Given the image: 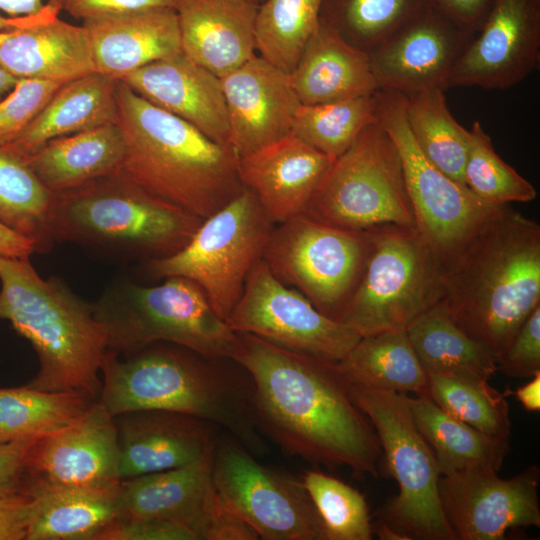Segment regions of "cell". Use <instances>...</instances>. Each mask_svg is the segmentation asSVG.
<instances>
[{"label":"cell","mask_w":540,"mask_h":540,"mask_svg":"<svg viewBox=\"0 0 540 540\" xmlns=\"http://www.w3.org/2000/svg\"><path fill=\"white\" fill-rule=\"evenodd\" d=\"M375 98L377 120L401 157L415 229L443 266L500 206L483 201L424 156L407 125L405 95L379 89Z\"/></svg>","instance_id":"7c38bea8"},{"label":"cell","mask_w":540,"mask_h":540,"mask_svg":"<svg viewBox=\"0 0 540 540\" xmlns=\"http://www.w3.org/2000/svg\"><path fill=\"white\" fill-rule=\"evenodd\" d=\"M221 79L229 144L238 157L291 133L301 105L290 74L255 54Z\"/></svg>","instance_id":"44dd1931"},{"label":"cell","mask_w":540,"mask_h":540,"mask_svg":"<svg viewBox=\"0 0 540 540\" xmlns=\"http://www.w3.org/2000/svg\"><path fill=\"white\" fill-rule=\"evenodd\" d=\"M375 93L331 103L301 104L291 133L335 160L367 125L377 121Z\"/></svg>","instance_id":"ab89813d"},{"label":"cell","mask_w":540,"mask_h":540,"mask_svg":"<svg viewBox=\"0 0 540 540\" xmlns=\"http://www.w3.org/2000/svg\"><path fill=\"white\" fill-rule=\"evenodd\" d=\"M62 84L36 79H18L0 99V147L13 142L29 126Z\"/></svg>","instance_id":"ee69618b"},{"label":"cell","mask_w":540,"mask_h":540,"mask_svg":"<svg viewBox=\"0 0 540 540\" xmlns=\"http://www.w3.org/2000/svg\"><path fill=\"white\" fill-rule=\"evenodd\" d=\"M0 319L33 346L39 371L26 386L97 400L107 342L91 303L60 278L43 279L29 258L0 255Z\"/></svg>","instance_id":"5b68a950"},{"label":"cell","mask_w":540,"mask_h":540,"mask_svg":"<svg viewBox=\"0 0 540 540\" xmlns=\"http://www.w3.org/2000/svg\"><path fill=\"white\" fill-rule=\"evenodd\" d=\"M53 193L23 161L0 151V222L34 242L36 252L53 245L49 216Z\"/></svg>","instance_id":"74e56055"},{"label":"cell","mask_w":540,"mask_h":540,"mask_svg":"<svg viewBox=\"0 0 540 540\" xmlns=\"http://www.w3.org/2000/svg\"><path fill=\"white\" fill-rule=\"evenodd\" d=\"M46 3L42 0H0V12L9 17H21L40 12Z\"/></svg>","instance_id":"11a10c76"},{"label":"cell","mask_w":540,"mask_h":540,"mask_svg":"<svg viewBox=\"0 0 540 540\" xmlns=\"http://www.w3.org/2000/svg\"><path fill=\"white\" fill-rule=\"evenodd\" d=\"M33 514L27 540H98L119 518L120 480L100 487L53 485L26 478Z\"/></svg>","instance_id":"f546056e"},{"label":"cell","mask_w":540,"mask_h":540,"mask_svg":"<svg viewBox=\"0 0 540 540\" xmlns=\"http://www.w3.org/2000/svg\"><path fill=\"white\" fill-rule=\"evenodd\" d=\"M116 104L125 143L118 174L202 219L243 190L239 157L230 145L211 140L122 81L117 82Z\"/></svg>","instance_id":"277c9868"},{"label":"cell","mask_w":540,"mask_h":540,"mask_svg":"<svg viewBox=\"0 0 540 540\" xmlns=\"http://www.w3.org/2000/svg\"><path fill=\"white\" fill-rule=\"evenodd\" d=\"M212 455L181 467L120 480L118 519L176 521L196 540L259 539L219 496L212 477Z\"/></svg>","instance_id":"2e32d148"},{"label":"cell","mask_w":540,"mask_h":540,"mask_svg":"<svg viewBox=\"0 0 540 540\" xmlns=\"http://www.w3.org/2000/svg\"><path fill=\"white\" fill-rule=\"evenodd\" d=\"M428 397L451 416L491 437L507 440L511 434L506 393L487 381L427 373Z\"/></svg>","instance_id":"60d3db41"},{"label":"cell","mask_w":540,"mask_h":540,"mask_svg":"<svg viewBox=\"0 0 540 540\" xmlns=\"http://www.w3.org/2000/svg\"><path fill=\"white\" fill-rule=\"evenodd\" d=\"M61 10L59 0H49L40 12L33 15L6 17L0 12V31L58 17Z\"/></svg>","instance_id":"f5cc1de1"},{"label":"cell","mask_w":540,"mask_h":540,"mask_svg":"<svg viewBox=\"0 0 540 540\" xmlns=\"http://www.w3.org/2000/svg\"><path fill=\"white\" fill-rule=\"evenodd\" d=\"M373 533H376L381 540H410L408 536L380 520L376 525H372Z\"/></svg>","instance_id":"9f6ffc18"},{"label":"cell","mask_w":540,"mask_h":540,"mask_svg":"<svg viewBox=\"0 0 540 540\" xmlns=\"http://www.w3.org/2000/svg\"><path fill=\"white\" fill-rule=\"evenodd\" d=\"M257 9L251 0H180L176 12L182 52L223 77L256 54Z\"/></svg>","instance_id":"d4e9b609"},{"label":"cell","mask_w":540,"mask_h":540,"mask_svg":"<svg viewBox=\"0 0 540 540\" xmlns=\"http://www.w3.org/2000/svg\"><path fill=\"white\" fill-rule=\"evenodd\" d=\"M94 401L77 391L45 392L26 385L0 388V444L60 429L79 418Z\"/></svg>","instance_id":"d590c367"},{"label":"cell","mask_w":540,"mask_h":540,"mask_svg":"<svg viewBox=\"0 0 540 540\" xmlns=\"http://www.w3.org/2000/svg\"><path fill=\"white\" fill-rule=\"evenodd\" d=\"M37 438L0 444V495L23 490L27 478L26 454Z\"/></svg>","instance_id":"681fc988"},{"label":"cell","mask_w":540,"mask_h":540,"mask_svg":"<svg viewBox=\"0 0 540 540\" xmlns=\"http://www.w3.org/2000/svg\"><path fill=\"white\" fill-rule=\"evenodd\" d=\"M369 232L365 268L337 317L361 337L406 330L442 296L443 266L416 229L388 224Z\"/></svg>","instance_id":"ba28073f"},{"label":"cell","mask_w":540,"mask_h":540,"mask_svg":"<svg viewBox=\"0 0 540 540\" xmlns=\"http://www.w3.org/2000/svg\"><path fill=\"white\" fill-rule=\"evenodd\" d=\"M248 374L255 423L284 452L377 478L382 448L336 363L236 332L229 357Z\"/></svg>","instance_id":"6da1fadb"},{"label":"cell","mask_w":540,"mask_h":540,"mask_svg":"<svg viewBox=\"0 0 540 540\" xmlns=\"http://www.w3.org/2000/svg\"><path fill=\"white\" fill-rule=\"evenodd\" d=\"M91 307L108 351L119 356L167 342L210 359H229L236 338L203 290L180 276L167 277L155 286L116 280Z\"/></svg>","instance_id":"52a82bcc"},{"label":"cell","mask_w":540,"mask_h":540,"mask_svg":"<svg viewBox=\"0 0 540 540\" xmlns=\"http://www.w3.org/2000/svg\"><path fill=\"white\" fill-rule=\"evenodd\" d=\"M304 214L354 231L388 224L415 229L399 151L378 120L332 162Z\"/></svg>","instance_id":"30bf717a"},{"label":"cell","mask_w":540,"mask_h":540,"mask_svg":"<svg viewBox=\"0 0 540 540\" xmlns=\"http://www.w3.org/2000/svg\"><path fill=\"white\" fill-rule=\"evenodd\" d=\"M333 161L290 133L239 157L238 171L243 187L280 224L305 212Z\"/></svg>","instance_id":"cb8c5ba5"},{"label":"cell","mask_w":540,"mask_h":540,"mask_svg":"<svg viewBox=\"0 0 540 540\" xmlns=\"http://www.w3.org/2000/svg\"><path fill=\"white\" fill-rule=\"evenodd\" d=\"M336 366L351 385L428 396V376L406 330L362 336Z\"/></svg>","instance_id":"d6a6232c"},{"label":"cell","mask_w":540,"mask_h":540,"mask_svg":"<svg viewBox=\"0 0 540 540\" xmlns=\"http://www.w3.org/2000/svg\"><path fill=\"white\" fill-rule=\"evenodd\" d=\"M475 31L430 3L370 54L379 89L405 96L447 89L450 73Z\"/></svg>","instance_id":"d6986e66"},{"label":"cell","mask_w":540,"mask_h":540,"mask_svg":"<svg viewBox=\"0 0 540 540\" xmlns=\"http://www.w3.org/2000/svg\"><path fill=\"white\" fill-rule=\"evenodd\" d=\"M540 469L503 479L492 469L441 475L438 491L455 540H500L513 528L540 527Z\"/></svg>","instance_id":"e0dca14e"},{"label":"cell","mask_w":540,"mask_h":540,"mask_svg":"<svg viewBox=\"0 0 540 540\" xmlns=\"http://www.w3.org/2000/svg\"><path fill=\"white\" fill-rule=\"evenodd\" d=\"M273 230L256 196L247 188L203 219L189 242L176 253L146 262L152 278L180 276L195 282L216 314L227 320L247 276L262 255Z\"/></svg>","instance_id":"8fae6325"},{"label":"cell","mask_w":540,"mask_h":540,"mask_svg":"<svg viewBox=\"0 0 540 540\" xmlns=\"http://www.w3.org/2000/svg\"><path fill=\"white\" fill-rule=\"evenodd\" d=\"M35 252L36 247L33 241L0 222V255L29 258Z\"/></svg>","instance_id":"816d5d0a"},{"label":"cell","mask_w":540,"mask_h":540,"mask_svg":"<svg viewBox=\"0 0 540 540\" xmlns=\"http://www.w3.org/2000/svg\"><path fill=\"white\" fill-rule=\"evenodd\" d=\"M426 373L487 381L497 371L495 357L466 335L440 302L406 329Z\"/></svg>","instance_id":"836d02e7"},{"label":"cell","mask_w":540,"mask_h":540,"mask_svg":"<svg viewBox=\"0 0 540 540\" xmlns=\"http://www.w3.org/2000/svg\"><path fill=\"white\" fill-rule=\"evenodd\" d=\"M406 400L441 475L473 468L500 470L509 450V441L484 434L451 416L428 396L406 394Z\"/></svg>","instance_id":"1f68e13d"},{"label":"cell","mask_w":540,"mask_h":540,"mask_svg":"<svg viewBox=\"0 0 540 540\" xmlns=\"http://www.w3.org/2000/svg\"><path fill=\"white\" fill-rule=\"evenodd\" d=\"M212 477L224 504L259 539L326 540L302 480L264 466L234 437L218 438Z\"/></svg>","instance_id":"5bb4252c"},{"label":"cell","mask_w":540,"mask_h":540,"mask_svg":"<svg viewBox=\"0 0 540 540\" xmlns=\"http://www.w3.org/2000/svg\"><path fill=\"white\" fill-rule=\"evenodd\" d=\"M251 1H253V2H255L256 4L259 5L263 0H251Z\"/></svg>","instance_id":"680465c9"},{"label":"cell","mask_w":540,"mask_h":540,"mask_svg":"<svg viewBox=\"0 0 540 540\" xmlns=\"http://www.w3.org/2000/svg\"><path fill=\"white\" fill-rule=\"evenodd\" d=\"M495 360L497 370L507 377L531 378L540 372V305Z\"/></svg>","instance_id":"f6af8a7d"},{"label":"cell","mask_w":540,"mask_h":540,"mask_svg":"<svg viewBox=\"0 0 540 540\" xmlns=\"http://www.w3.org/2000/svg\"><path fill=\"white\" fill-rule=\"evenodd\" d=\"M439 302L496 359L540 305V225L500 206L443 265Z\"/></svg>","instance_id":"7a4b0ae2"},{"label":"cell","mask_w":540,"mask_h":540,"mask_svg":"<svg viewBox=\"0 0 540 540\" xmlns=\"http://www.w3.org/2000/svg\"><path fill=\"white\" fill-rule=\"evenodd\" d=\"M352 401L378 436L398 494L380 512L409 539L455 540L440 502L434 454L415 424L406 394L349 384Z\"/></svg>","instance_id":"9c48e42d"},{"label":"cell","mask_w":540,"mask_h":540,"mask_svg":"<svg viewBox=\"0 0 540 540\" xmlns=\"http://www.w3.org/2000/svg\"><path fill=\"white\" fill-rule=\"evenodd\" d=\"M125 143L117 123L53 139L32 153L28 167L52 193L118 174Z\"/></svg>","instance_id":"4dcf8cb0"},{"label":"cell","mask_w":540,"mask_h":540,"mask_svg":"<svg viewBox=\"0 0 540 540\" xmlns=\"http://www.w3.org/2000/svg\"><path fill=\"white\" fill-rule=\"evenodd\" d=\"M62 10L77 19L129 13L153 8H173L180 0H59Z\"/></svg>","instance_id":"7dc6e473"},{"label":"cell","mask_w":540,"mask_h":540,"mask_svg":"<svg viewBox=\"0 0 540 540\" xmlns=\"http://www.w3.org/2000/svg\"><path fill=\"white\" fill-rule=\"evenodd\" d=\"M513 394L521 405L530 412L540 410V372L536 373L524 386L518 387Z\"/></svg>","instance_id":"db71d44e"},{"label":"cell","mask_w":540,"mask_h":540,"mask_svg":"<svg viewBox=\"0 0 540 540\" xmlns=\"http://www.w3.org/2000/svg\"><path fill=\"white\" fill-rule=\"evenodd\" d=\"M120 480L188 465L212 454L216 425L167 410H136L114 417Z\"/></svg>","instance_id":"7402d4cb"},{"label":"cell","mask_w":540,"mask_h":540,"mask_svg":"<svg viewBox=\"0 0 540 540\" xmlns=\"http://www.w3.org/2000/svg\"><path fill=\"white\" fill-rule=\"evenodd\" d=\"M95 71L120 80L126 74L181 50L178 15L153 8L83 21Z\"/></svg>","instance_id":"484cf974"},{"label":"cell","mask_w":540,"mask_h":540,"mask_svg":"<svg viewBox=\"0 0 540 540\" xmlns=\"http://www.w3.org/2000/svg\"><path fill=\"white\" fill-rule=\"evenodd\" d=\"M430 2L457 22L476 32L492 0H430Z\"/></svg>","instance_id":"f907efd6"},{"label":"cell","mask_w":540,"mask_h":540,"mask_svg":"<svg viewBox=\"0 0 540 540\" xmlns=\"http://www.w3.org/2000/svg\"><path fill=\"white\" fill-rule=\"evenodd\" d=\"M226 322L235 332L333 363L341 361L361 338L354 329L320 312L298 290L287 287L263 259L249 272Z\"/></svg>","instance_id":"9a60e30c"},{"label":"cell","mask_w":540,"mask_h":540,"mask_svg":"<svg viewBox=\"0 0 540 540\" xmlns=\"http://www.w3.org/2000/svg\"><path fill=\"white\" fill-rule=\"evenodd\" d=\"M0 66L18 79L60 84L96 72L85 27L59 17L0 31Z\"/></svg>","instance_id":"4316f807"},{"label":"cell","mask_w":540,"mask_h":540,"mask_svg":"<svg viewBox=\"0 0 540 540\" xmlns=\"http://www.w3.org/2000/svg\"><path fill=\"white\" fill-rule=\"evenodd\" d=\"M120 451L112 417L95 400L72 423L38 437L29 448L27 477L53 485L100 487L119 481Z\"/></svg>","instance_id":"ffe728a7"},{"label":"cell","mask_w":540,"mask_h":540,"mask_svg":"<svg viewBox=\"0 0 540 540\" xmlns=\"http://www.w3.org/2000/svg\"><path fill=\"white\" fill-rule=\"evenodd\" d=\"M323 0H263L257 9L258 54L288 74L319 23Z\"/></svg>","instance_id":"f35d334b"},{"label":"cell","mask_w":540,"mask_h":540,"mask_svg":"<svg viewBox=\"0 0 540 540\" xmlns=\"http://www.w3.org/2000/svg\"><path fill=\"white\" fill-rule=\"evenodd\" d=\"M430 0H323L319 20L370 54Z\"/></svg>","instance_id":"8d00e7d4"},{"label":"cell","mask_w":540,"mask_h":540,"mask_svg":"<svg viewBox=\"0 0 540 540\" xmlns=\"http://www.w3.org/2000/svg\"><path fill=\"white\" fill-rule=\"evenodd\" d=\"M32 514V497L25 488L0 495V540H27Z\"/></svg>","instance_id":"c3c4849f"},{"label":"cell","mask_w":540,"mask_h":540,"mask_svg":"<svg viewBox=\"0 0 540 540\" xmlns=\"http://www.w3.org/2000/svg\"><path fill=\"white\" fill-rule=\"evenodd\" d=\"M117 82L92 72L62 84L24 132L0 151L24 162L53 139L116 123Z\"/></svg>","instance_id":"f1b7e54d"},{"label":"cell","mask_w":540,"mask_h":540,"mask_svg":"<svg viewBox=\"0 0 540 540\" xmlns=\"http://www.w3.org/2000/svg\"><path fill=\"white\" fill-rule=\"evenodd\" d=\"M469 131L465 185L480 199L496 206L533 201L537 195L535 187L501 159L480 122L475 121Z\"/></svg>","instance_id":"b9f144b4"},{"label":"cell","mask_w":540,"mask_h":540,"mask_svg":"<svg viewBox=\"0 0 540 540\" xmlns=\"http://www.w3.org/2000/svg\"><path fill=\"white\" fill-rule=\"evenodd\" d=\"M540 62V0H492L457 59L450 87L502 90L527 78Z\"/></svg>","instance_id":"ac0fdd59"},{"label":"cell","mask_w":540,"mask_h":540,"mask_svg":"<svg viewBox=\"0 0 540 540\" xmlns=\"http://www.w3.org/2000/svg\"><path fill=\"white\" fill-rule=\"evenodd\" d=\"M301 104L369 96L379 90L370 56L319 20L290 74Z\"/></svg>","instance_id":"83f0119b"},{"label":"cell","mask_w":540,"mask_h":540,"mask_svg":"<svg viewBox=\"0 0 540 540\" xmlns=\"http://www.w3.org/2000/svg\"><path fill=\"white\" fill-rule=\"evenodd\" d=\"M18 78L0 66V99L7 95L16 85Z\"/></svg>","instance_id":"6f0895ef"},{"label":"cell","mask_w":540,"mask_h":540,"mask_svg":"<svg viewBox=\"0 0 540 540\" xmlns=\"http://www.w3.org/2000/svg\"><path fill=\"white\" fill-rule=\"evenodd\" d=\"M371 249L369 230L335 227L302 213L273 228L262 259L323 314L337 320Z\"/></svg>","instance_id":"4fadbf2b"},{"label":"cell","mask_w":540,"mask_h":540,"mask_svg":"<svg viewBox=\"0 0 540 540\" xmlns=\"http://www.w3.org/2000/svg\"><path fill=\"white\" fill-rule=\"evenodd\" d=\"M185 347L153 343L122 356L107 351L98 403L112 416L136 410L191 415L227 430L252 454L265 451L247 377L230 373Z\"/></svg>","instance_id":"3957f363"},{"label":"cell","mask_w":540,"mask_h":540,"mask_svg":"<svg viewBox=\"0 0 540 540\" xmlns=\"http://www.w3.org/2000/svg\"><path fill=\"white\" fill-rule=\"evenodd\" d=\"M202 221L115 174L53 193L49 234L53 244L149 261L182 249Z\"/></svg>","instance_id":"8992f818"},{"label":"cell","mask_w":540,"mask_h":540,"mask_svg":"<svg viewBox=\"0 0 540 540\" xmlns=\"http://www.w3.org/2000/svg\"><path fill=\"white\" fill-rule=\"evenodd\" d=\"M98 540H196L183 524L159 518L116 519Z\"/></svg>","instance_id":"bcb514c9"},{"label":"cell","mask_w":540,"mask_h":540,"mask_svg":"<svg viewBox=\"0 0 540 540\" xmlns=\"http://www.w3.org/2000/svg\"><path fill=\"white\" fill-rule=\"evenodd\" d=\"M118 81L156 107L188 122L211 140L230 145L220 77L183 52L142 66Z\"/></svg>","instance_id":"603a6c76"},{"label":"cell","mask_w":540,"mask_h":540,"mask_svg":"<svg viewBox=\"0 0 540 540\" xmlns=\"http://www.w3.org/2000/svg\"><path fill=\"white\" fill-rule=\"evenodd\" d=\"M324 526L326 540H370L373 529L365 497L342 480L318 470L301 477Z\"/></svg>","instance_id":"7bdbcfd3"},{"label":"cell","mask_w":540,"mask_h":540,"mask_svg":"<svg viewBox=\"0 0 540 540\" xmlns=\"http://www.w3.org/2000/svg\"><path fill=\"white\" fill-rule=\"evenodd\" d=\"M444 91L432 88L405 96V118L424 156L448 177L465 185L463 172L470 131L450 113Z\"/></svg>","instance_id":"e575fe53"}]
</instances>
